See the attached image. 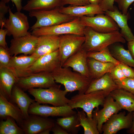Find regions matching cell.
<instances>
[{
	"instance_id": "9c48e42d",
	"label": "cell",
	"mask_w": 134,
	"mask_h": 134,
	"mask_svg": "<svg viewBox=\"0 0 134 134\" xmlns=\"http://www.w3.org/2000/svg\"><path fill=\"white\" fill-rule=\"evenodd\" d=\"M8 18L5 20L3 27L8 31L7 35L13 38L24 36L30 33L29 25L27 16L21 12L13 13L9 8Z\"/></svg>"
},
{
	"instance_id": "1f68e13d",
	"label": "cell",
	"mask_w": 134,
	"mask_h": 134,
	"mask_svg": "<svg viewBox=\"0 0 134 134\" xmlns=\"http://www.w3.org/2000/svg\"><path fill=\"white\" fill-rule=\"evenodd\" d=\"M12 118L8 117L0 122V134H24V130Z\"/></svg>"
},
{
	"instance_id": "f546056e",
	"label": "cell",
	"mask_w": 134,
	"mask_h": 134,
	"mask_svg": "<svg viewBox=\"0 0 134 134\" xmlns=\"http://www.w3.org/2000/svg\"><path fill=\"white\" fill-rule=\"evenodd\" d=\"M56 121L69 134H77L80 130L77 112L71 116L58 118Z\"/></svg>"
},
{
	"instance_id": "6da1fadb",
	"label": "cell",
	"mask_w": 134,
	"mask_h": 134,
	"mask_svg": "<svg viewBox=\"0 0 134 134\" xmlns=\"http://www.w3.org/2000/svg\"><path fill=\"white\" fill-rule=\"evenodd\" d=\"M84 35L85 40L82 47L87 52L99 51L114 43L126 42V40L119 31L101 33L90 27H86Z\"/></svg>"
},
{
	"instance_id": "7a4b0ae2",
	"label": "cell",
	"mask_w": 134,
	"mask_h": 134,
	"mask_svg": "<svg viewBox=\"0 0 134 134\" xmlns=\"http://www.w3.org/2000/svg\"><path fill=\"white\" fill-rule=\"evenodd\" d=\"M52 73L56 83L63 85L67 92L77 91L78 94L85 93L93 80L61 66Z\"/></svg>"
},
{
	"instance_id": "44dd1931",
	"label": "cell",
	"mask_w": 134,
	"mask_h": 134,
	"mask_svg": "<svg viewBox=\"0 0 134 134\" xmlns=\"http://www.w3.org/2000/svg\"><path fill=\"white\" fill-rule=\"evenodd\" d=\"M60 11L62 13L75 17L83 16H93L95 15L105 13L99 5L91 4L83 6H61L60 7Z\"/></svg>"
},
{
	"instance_id": "ac0fdd59",
	"label": "cell",
	"mask_w": 134,
	"mask_h": 134,
	"mask_svg": "<svg viewBox=\"0 0 134 134\" xmlns=\"http://www.w3.org/2000/svg\"><path fill=\"white\" fill-rule=\"evenodd\" d=\"M87 53L82 46L79 50L68 58L62 66L71 67L75 71L91 78L87 63Z\"/></svg>"
},
{
	"instance_id": "7c38bea8",
	"label": "cell",
	"mask_w": 134,
	"mask_h": 134,
	"mask_svg": "<svg viewBox=\"0 0 134 134\" xmlns=\"http://www.w3.org/2000/svg\"><path fill=\"white\" fill-rule=\"evenodd\" d=\"M77 112L68 105L60 106H50L41 105L35 101L30 105L28 110L29 114L41 116L65 117L71 116Z\"/></svg>"
},
{
	"instance_id": "f1b7e54d",
	"label": "cell",
	"mask_w": 134,
	"mask_h": 134,
	"mask_svg": "<svg viewBox=\"0 0 134 134\" xmlns=\"http://www.w3.org/2000/svg\"><path fill=\"white\" fill-rule=\"evenodd\" d=\"M110 51L112 56L118 61L134 68V59L129 50L125 49L123 45L116 44Z\"/></svg>"
},
{
	"instance_id": "4fadbf2b",
	"label": "cell",
	"mask_w": 134,
	"mask_h": 134,
	"mask_svg": "<svg viewBox=\"0 0 134 134\" xmlns=\"http://www.w3.org/2000/svg\"><path fill=\"white\" fill-rule=\"evenodd\" d=\"M38 37L31 33L19 37L13 38L10 41L8 50L11 56L23 54L31 55L34 52L37 43Z\"/></svg>"
},
{
	"instance_id": "836d02e7",
	"label": "cell",
	"mask_w": 134,
	"mask_h": 134,
	"mask_svg": "<svg viewBox=\"0 0 134 134\" xmlns=\"http://www.w3.org/2000/svg\"><path fill=\"white\" fill-rule=\"evenodd\" d=\"M114 80L118 88L125 90L134 95V77H126L120 80Z\"/></svg>"
},
{
	"instance_id": "277c9868",
	"label": "cell",
	"mask_w": 134,
	"mask_h": 134,
	"mask_svg": "<svg viewBox=\"0 0 134 134\" xmlns=\"http://www.w3.org/2000/svg\"><path fill=\"white\" fill-rule=\"evenodd\" d=\"M61 87L56 84L48 88H32L27 91L39 104H48L56 106L68 105L70 99L66 97L67 92L61 89Z\"/></svg>"
},
{
	"instance_id": "9a60e30c",
	"label": "cell",
	"mask_w": 134,
	"mask_h": 134,
	"mask_svg": "<svg viewBox=\"0 0 134 134\" xmlns=\"http://www.w3.org/2000/svg\"><path fill=\"white\" fill-rule=\"evenodd\" d=\"M37 58L32 55L11 56L6 68L16 79L27 76L31 74L30 67Z\"/></svg>"
},
{
	"instance_id": "3957f363",
	"label": "cell",
	"mask_w": 134,
	"mask_h": 134,
	"mask_svg": "<svg viewBox=\"0 0 134 134\" xmlns=\"http://www.w3.org/2000/svg\"><path fill=\"white\" fill-rule=\"evenodd\" d=\"M110 92L100 90L88 93L78 94L71 98L68 105L72 109L82 108L87 117L92 118L93 109L98 108L100 105L103 106L106 98Z\"/></svg>"
},
{
	"instance_id": "f35d334b",
	"label": "cell",
	"mask_w": 134,
	"mask_h": 134,
	"mask_svg": "<svg viewBox=\"0 0 134 134\" xmlns=\"http://www.w3.org/2000/svg\"><path fill=\"white\" fill-rule=\"evenodd\" d=\"M121 69L126 77H134V69L124 64L120 63L118 64Z\"/></svg>"
},
{
	"instance_id": "60d3db41",
	"label": "cell",
	"mask_w": 134,
	"mask_h": 134,
	"mask_svg": "<svg viewBox=\"0 0 134 134\" xmlns=\"http://www.w3.org/2000/svg\"><path fill=\"white\" fill-rule=\"evenodd\" d=\"M115 0H102L99 5L105 12L107 11H113L114 9V2Z\"/></svg>"
},
{
	"instance_id": "8992f818",
	"label": "cell",
	"mask_w": 134,
	"mask_h": 134,
	"mask_svg": "<svg viewBox=\"0 0 134 134\" xmlns=\"http://www.w3.org/2000/svg\"><path fill=\"white\" fill-rule=\"evenodd\" d=\"M86 27L83 25L79 17L70 21L54 26L36 28L32 31L31 34L37 36L45 35H60L74 34L84 36Z\"/></svg>"
},
{
	"instance_id": "7402d4cb",
	"label": "cell",
	"mask_w": 134,
	"mask_h": 134,
	"mask_svg": "<svg viewBox=\"0 0 134 134\" xmlns=\"http://www.w3.org/2000/svg\"><path fill=\"white\" fill-rule=\"evenodd\" d=\"M105 14L111 17L121 29L120 33L126 40L128 42L134 39V35L128 24L130 16L129 12L125 15L120 11L118 8L114 6L113 11L107 10Z\"/></svg>"
},
{
	"instance_id": "484cf974",
	"label": "cell",
	"mask_w": 134,
	"mask_h": 134,
	"mask_svg": "<svg viewBox=\"0 0 134 134\" xmlns=\"http://www.w3.org/2000/svg\"><path fill=\"white\" fill-rule=\"evenodd\" d=\"M16 79L6 68H0V93L12 102V92Z\"/></svg>"
},
{
	"instance_id": "83f0119b",
	"label": "cell",
	"mask_w": 134,
	"mask_h": 134,
	"mask_svg": "<svg viewBox=\"0 0 134 134\" xmlns=\"http://www.w3.org/2000/svg\"><path fill=\"white\" fill-rule=\"evenodd\" d=\"M63 0H29L22 9L30 12L52 9L62 6Z\"/></svg>"
},
{
	"instance_id": "ee69618b",
	"label": "cell",
	"mask_w": 134,
	"mask_h": 134,
	"mask_svg": "<svg viewBox=\"0 0 134 134\" xmlns=\"http://www.w3.org/2000/svg\"><path fill=\"white\" fill-rule=\"evenodd\" d=\"M10 0L15 4L17 11L21 12L23 8L22 4V0H1V1L6 3L9 2Z\"/></svg>"
},
{
	"instance_id": "f6af8a7d",
	"label": "cell",
	"mask_w": 134,
	"mask_h": 134,
	"mask_svg": "<svg viewBox=\"0 0 134 134\" xmlns=\"http://www.w3.org/2000/svg\"><path fill=\"white\" fill-rule=\"evenodd\" d=\"M127 46L128 50L134 59V39L128 42Z\"/></svg>"
},
{
	"instance_id": "74e56055",
	"label": "cell",
	"mask_w": 134,
	"mask_h": 134,
	"mask_svg": "<svg viewBox=\"0 0 134 134\" xmlns=\"http://www.w3.org/2000/svg\"><path fill=\"white\" fill-rule=\"evenodd\" d=\"M4 2L0 1V26L1 28H3L5 20L6 14L8 12L9 6H7Z\"/></svg>"
},
{
	"instance_id": "ab89813d",
	"label": "cell",
	"mask_w": 134,
	"mask_h": 134,
	"mask_svg": "<svg viewBox=\"0 0 134 134\" xmlns=\"http://www.w3.org/2000/svg\"><path fill=\"white\" fill-rule=\"evenodd\" d=\"M90 4L88 0H63L62 6L67 4L72 6H83Z\"/></svg>"
},
{
	"instance_id": "5b68a950",
	"label": "cell",
	"mask_w": 134,
	"mask_h": 134,
	"mask_svg": "<svg viewBox=\"0 0 134 134\" xmlns=\"http://www.w3.org/2000/svg\"><path fill=\"white\" fill-rule=\"evenodd\" d=\"M60 7L52 9L29 12L31 17L36 19L35 23L31 28V31L40 28L51 26L70 21L76 17L62 13Z\"/></svg>"
},
{
	"instance_id": "e0dca14e",
	"label": "cell",
	"mask_w": 134,
	"mask_h": 134,
	"mask_svg": "<svg viewBox=\"0 0 134 134\" xmlns=\"http://www.w3.org/2000/svg\"><path fill=\"white\" fill-rule=\"evenodd\" d=\"M55 122L48 117L29 114L28 117L24 120L21 128L25 134H39L44 130L52 128Z\"/></svg>"
},
{
	"instance_id": "d6a6232c",
	"label": "cell",
	"mask_w": 134,
	"mask_h": 134,
	"mask_svg": "<svg viewBox=\"0 0 134 134\" xmlns=\"http://www.w3.org/2000/svg\"><path fill=\"white\" fill-rule=\"evenodd\" d=\"M87 55L88 58L102 62L112 63L117 65L121 63L112 56L108 47L99 51L87 52Z\"/></svg>"
},
{
	"instance_id": "7bdbcfd3",
	"label": "cell",
	"mask_w": 134,
	"mask_h": 134,
	"mask_svg": "<svg viewBox=\"0 0 134 134\" xmlns=\"http://www.w3.org/2000/svg\"><path fill=\"white\" fill-rule=\"evenodd\" d=\"M51 131L54 134H69L55 121V124L52 128Z\"/></svg>"
},
{
	"instance_id": "b9f144b4",
	"label": "cell",
	"mask_w": 134,
	"mask_h": 134,
	"mask_svg": "<svg viewBox=\"0 0 134 134\" xmlns=\"http://www.w3.org/2000/svg\"><path fill=\"white\" fill-rule=\"evenodd\" d=\"M1 28L0 29V47L5 49L8 48L6 41L5 37L8 33L7 30Z\"/></svg>"
},
{
	"instance_id": "681fc988",
	"label": "cell",
	"mask_w": 134,
	"mask_h": 134,
	"mask_svg": "<svg viewBox=\"0 0 134 134\" xmlns=\"http://www.w3.org/2000/svg\"><path fill=\"white\" fill-rule=\"evenodd\" d=\"M133 6H134V3L133 4Z\"/></svg>"
},
{
	"instance_id": "c3c4849f",
	"label": "cell",
	"mask_w": 134,
	"mask_h": 134,
	"mask_svg": "<svg viewBox=\"0 0 134 134\" xmlns=\"http://www.w3.org/2000/svg\"><path fill=\"white\" fill-rule=\"evenodd\" d=\"M51 128L46 129L41 132L39 134H49L51 131Z\"/></svg>"
},
{
	"instance_id": "52a82bcc",
	"label": "cell",
	"mask_w": 134,
	"mask_h": 134,
	"mask_svg": "<svg viewBox=\"0 0 134 134\" xmlns=\"http://www.w3.org/2000/svg\"><path fill=\"white\" fill-rule=\"evenodd\" d=\"M51 73H32L25 77L16 79L15 84L24 91L32 88H48L56 84Z\"/></svg>"
},
{
	"instance_id": "8d00e7d4",
	"label": "cell",
	"mask_w": 134,
	"mask_h": 134,
	"mask_svg": "<svg viewBox=\"0 0 134 134\" xmlns=\"http://www.w3.org/2000/svg\"><path fill=\"white\" fill-rule=\"evenodd\" d=\"M110 73L113 80H120L126 78L118 65L112 68Z\"/></svg>"
},
{
	"instance_id": "ffe728a7",
	"label": "cell",
	"mask_w": 134,
	"mask_h": 134,
	"mask_svg": "<svg viewBox=\"0 0 134 134\" xmlns=\"http://www.w3.org/2000/svg\"><path fill=\"white\" fill-rule=\"evenodd\" d=\"M8 117L13 119L21 128L25 119L21 110L15 103L0 93V118L3 120Z\"/></svg>"
},
{
	"instance_id": "e575fe53",
	"label": "cell",
	"mask_w": 134,
	"mask_h": 134,
	"mask_svg": "<svg viewBox=\"0 0 134 134\" xmlns=\"http://www.w3.org/2000/svg\"><path fill=\"white\" fill-rule=\"evenodd\" d=\"M8 48L0 47V68H7L11 57Z\"/></svg>"
},
{
	"instance_id": "d590c367",
	"label": "cell",
	"mask_w": 134,
	"mask_h": 134,
	"mask_svg": "<svg viewBox=\"0 0 134 134\" xmlns=\"http://www.w3.org/2000/svg\"><path fill=\"white\" fill-rule=\"evenodd\" d=\"M118 5L119 10L125 15L128 13V10L130 6L134 2V0H115Z\"/></svg>"
},
{
	"instance_id": "d6986e66",
	"label": "cell",
	"mask_w": 134,
	"mask_h": 134,
	"mask_svg": "<svg viewBox=\"0 0 134 134\" xmlns=\"http://www.w3.org/2000/svg\"><path fill=\"white\" fill-rule=\"evenodd\" d=\"M60 35H45L38 37L35 50L32 55L38 58L58 49Z\"/></svg>"
},
{
	"instance_id": "2e32d148",
	"label": "cell",
	"mask_w": 134,
	"mask_h": 134,
	"mask_svg": "<svg viewBox=\"0 0 134 134\" xmlns=\"http://www.w3.org/2000/svg\"><path fill=\"white\" fill-rule=\"evenodd\" d=\"M103 108L99 109L96 108L92 113V117L98 123V128L100 134L102 133V127L103 124L113 115L117 113L122 109L110 94L106 98Z\"/></svg>"
},
{
	"instance_id": "4dcf8cb0",
	"label": "cell",
	"mask_w": 134,
	"mask_h": 134,
	"mask_svg": "<svg viewBox=\"0 0 134 134\" xmlns=\"http://www.w3.org/2000/svg\"><path fill=\"white\" fill-rule=\"evenodd\" d=\"M77 114L80 122L79 126L83 127L84 134H100L98 128L97 122L95 118L86 116L83 110L78 111Z\"/></svg>"
},
{
	"instance_id": "bcb514c9",
	"label": "cell",
	"mask_w": 134,
	"mask_h": 134,
	"mask_svg": "<svg viewBox=\"0 0 134 134\" xmlns=\"http://www.w3.org/2000/svg\"><path fill=\"white\" fill-rule=\"evenodd\" d=\"M127 133L129 134H134V112H133V120L131 128L127 131Z\"/></svg>"
},
{
	"instance_id": "7dc6e473",
	"label": "cell",
	"mask_w": 134,
	"mask_h": 134,
	"mask_svg": "<svg viewBox=\"0 0 134 134\" xmlns=\"http://www.w3.org/2000/svg\"><path fill=\"white\" fill-rule=\"evenodd\" d=\"M90 4L99 5L102 0H88Z\"/></svg>"
},
{
	"instance_id": "ba28073f",
	"label": "cell",
	"mask_w": 134,
	"mask_h": 134,
	"mask_svg": "<svg viewBox=\"0 0 134 134\" xmlns=\"http://www.w3.org/2000/svg\"><path fill=\"white\" fill-rule=\"evenodd\" d=\"M85 40L84 36L74 34L60 35L58 50L62 66L68 58L81 48Z\"/></svg>"
},
{
	"instance_id": "d4e9b609",
	"label": "cell",
	"mask_w": 134,
	"mask_h": 134,
	"mask_svg": "<svg viewBox=\"0 0 134 134\" xmlns=\"http://www.w3.org/2000/svg\"><path fill=\"white\" fill-rule=\"evenodd\" d=\"M110 94L119 104L121 109L128 112H134V95L123 89L118 88Z\"/></svg>"
},
{
	"instance_id": "30bf717a",
	"label": "cell",
	"mask_w": 134,
	"mask_h": 134,
	"mask_svg": "<svg viewBox=\"0 0 134 134\" xmlns=\"http://www.w3.org/2000/svg\"><path fill=\"white\" fill-rule=\"evenodd\" d=\"M104 14L79 17L83 25L90 27L97 32L108 33L119 31V28L114 21L109 16Z\"/></svg>"
},
{
	"instance_id": "5bb4252c",
	"label": "cell",
	"mask_w": 134,
	"mask_h": 134,
	"mask_svg": "<svg viewBox=\"0 0 134 134\" xmlns=\"http://www.w3.org/2000/svg\"><path fill=\"white\" fill-rule=\"evenodd\" d=\"M60 66L58 49L38 58L30 67L29 72L30 74L44 72L52 73Z\"/></svg>"
},
{
	"instance_id": "603a6c76",
	"label": "cell",
	"mask_w": 134,
	"mask_h": 134,
	"mask_svg": "<svg viewBox=\"0 0 134 134\" xmlns=\"http://www.w3.org/2000/svg\"><path fill=\"white\" fill-rule=\"evenodd\" d=\"M12 99L21 110L24 119L28 118L30 105L35 101L32 99L25 91L15 84L13 86L12 92Z\"/></svg>"
},
{
	"instance_id": "8fae6325",
	"label": "cell",
	"mask_w": 134,
	"mask_h": 134,
	"mask_svg": "<svg viewBox=\"0 0 134 134\" xmlns=\"http://www.w3.org/2000/svg\"><path fill=\"white\" fill-rule=\"evenodd\" d=\"M133 120V112H121L112 115L102 127L103 134H115L120 130L130 129Z\"/></svg>"
},
{
	"instance_id": "cb8c5ba5",
	"label": "cell",
	"mask_w": 134,
	"mask_h": 134,
	"mask_svg": "<svg viewBox=\"0 0 134 134\" xmlns=\"http://www.w3.org/2000/svg\"><path fill=\"white\" fill-rule=\"evenodd\" d=\"M88 65L90 78L97 79L106 73H110L112 68L116 65L110 62H101L93 58H88Z\"/></svg>"
},
{
	"instance_id": "4316f807",
	"label": "cell",
	"mask_w": 134,
	"mask_h": 134,
	"mask_svg": "<svg viewBox=\"0 0 134 134\" xmlns=\"http://www.w3.org/2000/svg\"><path fill=\"white\" fill-rule=\"evenodd\" d=\"M118 88L110 73L109 72L99 78L93 79L85 93L100 90L111 92Z\"/></svg>"
}]
</instances>
